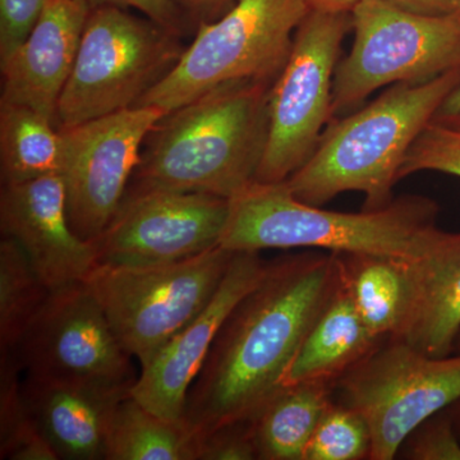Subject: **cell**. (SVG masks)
Wrapping results in <instances>:
<instances>
[{"label":"cell","mask_w":460,"mask_h":460,"mask_svg":"<svg viewBox=\"0 0 460 460\" xmlns=\"http://www.w3.org/2000/svg\"><path fill=\"white\" fill-rule=\"evenodd\" d=\"M341 283L337 253L304 252L268 263L226 320L187 396L183 426L199 443L250 420L284 374Z\"/></svg>","instance_id":"6da1fadb"},{"label":"cell","mask_w":460,"mask_h":460,"mask_svg":"<svg viewBox=\"0 0 460 460\" xmlns=\"http://www.w3.org/2000/svg\"><path fill=\"white\" fill-rule=\"evenodd\" d=\"M271 84H220L164 115L148 133L126 195L150 190L233 199L256 181Z\"/></svg>","instance_id":"7a4b0ae2"},{"label":"cell","mask_w":460,"mask_h":460,"mask_svg":"<svg viewBox=\"0 0 460 460\" xmlns=\"http://www.w3.org/2000/svg\"><path fill=\"white\" fill-rule=\"evenodd\" d=\"M459 84L460 69L426 83L392 84L367 107L332 120L310 159L286 181L288 189L313 206L349 190L365 195L363 210L392 204L408 150Z\"/></svg>","instance_id":"3957f363"},{"label":"cell","mask_w":460,"mask_h":460,"mask_svg":"<svg viewBox=\"0 0 460 460\" xmlns=\"http://www.w3.org/2000/svg\"><path fill=\"white\" fill-rule=\"evenodd\" d=\"M432 199L402 196L378 210L338 213L299 201L286 181L252 184L229 199L219 246L232 252L314 248L414 260L438 234Z\"/></svg>","instance_id":"277c9868"},{"label":"cell","mask_w":460,"mask_h":460,"mask_svg":"<svg viewBox=\"0 0 460 460\" xmlns=\"http://www.w3.org/2000/svg\"><path fill=\"white\" fill-rule=\"evenodd\" d=\"M308 12L305 0H237L219 20L199 23L178 65L136 107L169 114L220 84H274Z\"/></svg>","instance_id":"5b68a950"},{"label":"cell","mask_w":460,"mask_h":460,"mask_svg":"<svg viewBox=\"0 0 460 460\" xmlns=\"http://www.w3.org/2000/svg\"><path fill=\"white\" fill-rule=\"evenodd\" d=\"M181 35L128 9L91 8L56 127L71 128L135 108L180 62Z\"/></svg>","instance_id":"8992f818"},{"label":"cell","mask_w":460,"mask_h":460,"mask_svg":"<svg viewBox=\"0 0 460 460\" xmlns=\"http://www.w3.org/2000/svg\"><path fill=\"white\" fill-rule=\"evenodd\" d=\"M233 256L232 251L217 246L168 265H98L84 283L124 350L146 368L211 301Z\"/></svg>","instance_id":"52a82bcc"},{"label":"cell","mask_w":460,"mask_h":460,"mask_svg":"<svg viewBox=\"0 0 460 460\" xmlns=\"http://www.w3.org/2000/svg\"><path fill=\"white\" fill-rule=\"evenodd\" d=\"M352 48L335 69L332 117L381 87L426 83L460 69V12L423 16L384 0H361L352 11Z\"/></svg>","instance_id":"ba28073f"},{"label":"cell","mask_w":460,"mask_h":460,"mask_svg":"<svg viewBox=\"0 0 460 460\" xmlns=\"http://www.w3.org/2000/svg\"><path fill=\"white\" fill-rule=\"evenodd\" d=\"M339 404L362 417L372 460H392L420 425L460 399V354L436 358L386 338L335 383Z\"/></svg>","instance_id":"9c48e42d"},{"label":"cell","mask_w":460,"mask_h":460,"mask_svg":"<svg viewBox=\"0 0 460 460\" xmlns=\"http://www.w3.org/2000/svg\"><path fill=\"white\" fill-rule=\"evenodd\" d=\"M352 12L310 9L296 29L292 51L269 95V133L260 183H281L313 155L332 118V86Z\"/></svg>","instance_id":"30bf717a"},{"label":"cell","mask_w":460,"mask_h":460,"mask_svg":"<svg viewBox=\"0 0 460 460\" xmlns=\"http://www.w3.org/2000/svg\"><path fill=\"white\" fill-rule=\"evenodd\" d=\"M26 377L83 385L133 386L132 357L84 281L51 290L16 349Z\"/></svg>","instance_id":"8fae6325"},{"label":"cell","mask_w":460,"mask_h":460,"mask_svg":"<svg viewBox=\"0 0 460 460\" xmlns=\"http://www.w3.org/2000/svg\"><path fill=\"white\" fill-rule=\"evenodd\" d=\"M166 115L154 107L124 109L60 129L69 223L84 241L102 234L119 210L148 133Z\"/></svg>","instance_id":"7c38bea8"},{"label":"cell","mask_w":460,"mask_h":460,"mask_svg":"<svg viewBox=\"0 0 460 460\" xmlns=\"http://www.w3.org/2000/svg\"><path fill=\"white\" fill-rule=\"evenodd\" d=\"M229 199L202 192L126 195L108 228L93 242L98 265L148 268L190 259L219 246Z\"/></svg>","instance_id":"4fadbf2b"},{"label":"cell","mask_w":460,"mask_h":460,"mask_svg":"<svg viewBox=\"0 0 460 460\" xmlns=\"http://www.w3.org/2000/svg\"><path fill=\"white\" fill-rule=\"evenodd\" d=\"M266 268L260 252H234L211 301L142 368L133 398L157 416L183 425L190 386L215 339L235 305L261 281Z\"/></svg>","instance_id":"5bb4252c"},{"label":"cell","mask_w":460,"mask_h":460,"mask_svg":"<svg viewBox=\"0 0 460 460\" xmlns=\"http://www.w3.org/2000/svg\"><path fill=\"white\" fill-rule=\"evenodd\" d=\"M0 228L25 251L50 290L86 280L98 266L93 242L78 237L69 223L60 174L3 184Z\"/></svg>","instance_id":"9a60e30c"},{"label":"cell","mask_w":460,"mask_h":460,"mask_svg":"<svg viewBox=\"0 0 460 460\" xmlns=\"http://www.w3.org/2000/svg\"><path fill=\"white\" fill-rule=\"evenodd\" d=\"M86 0H49L26 40L0 65V102L23 105L56 124L60 96L74 71L84 25Z\"/></svg>","instance_id":"2e32d148"},{"label":"cell","mask_w":460,"mask_h":460,"mask_svg":"<svg viewBox=\"0 0 460 460\" xmlns=\"http://www.w3.org/2000/svg\"><path fill=\"white\" fill-rule=\"evenodd\" d=\"M133 386L83 385L26 377L30 413L58 458L105 460L109 436L120 402Z\"/></svg>","instance_id":"e0dca14e"},{"label":"cell","mask_w":460,"mask_h":460,"mask_svg":"<svg viewBox=\"0 0 460 460\" xmlns=\"http://www.w3.org/2000/svg\"><path fill=\"white\" fill-rule=\"evenodd\" d=\"M410 313L398 341L443 358L460 332V233L438 230L429 250L411 260Z\"/></svg>","instance_id":"ac0fdd59"},{"label":"cell","mask_w":460,"mask_h":460,"mask_svg":"<svg viewBox=\"0 0 460 460\" xmlns=\"http://www.w3.org/2000/svg\"><path fill=\"white\" fill-rule=\"evenodd\" d=\"M383 341L366 328L341 278L334 296L284 374L281 386L335 384Z\"/></svg>","instance_id":"d6986e66"},{"label":"cell","mask_w":460,"mask_h":460,"mask_svg":"<svg viewBox=\"0 0 460 460\" xmlns=\"http://www.w3.org/2000/svg\"><path fill=\"white\" fill-rule=\"evenodd\" d=\"M341 281L366 328L396 338L411 301V260L371 253H337Z\"/></svg>","instance_id":"ffe728a7"},{"label":"cell","mask_w":460,"mask_h":460,"mask_svg":"<svg viewBox=\"0 0 460 460\" xmlns=\"http://www.w3.org/2000/svg\"><path fill=\"white\" fill-rule=\"evenodd\" d=\"M335 384L281 386L251 419L259 459L304 460L314 432L334 404Z\"/></svg>","instance_id":"44dd1931"},{"label":"cell","mask_w":460,"mask_h":460,"mask_svg":"<svg viewBox=\"0 0 460 460\" xmlns=\"http://www.w3.org/2000/svg\"><path fill=\"white\" fill-rule=\"evenodd\" d=\"M63 140L49 118L23 105L0 102V174L3 184L60 174Z\"/></svg>","instance_id":"7402d4cb"},{"label":"cell","mask_w":460,"mask_h":460,"mask_svg":"<svg viewBox=\"0 0 460 460\" xmlns=\"http://www.w3.org/2000/svg\"><path fill=\"white\" fill-rule=\"evenodd\" d=\"M105 460H196L195 444L181 423L157 416L131 394L115 413Z\"/></svg>","instance_id":"603a6c76"},{"label":"cell","mask_w":460,"mask_h":460,"mask_svg":"<svg viewBox=\"0 0 460 460\" xmlns=\"http://www.w3.org/2000/svg\"><path fill=\"white\" fill-rule=\"evenodd\" d=\"M51 290L14 239L0 241V350L16 349Z\"/></svg>","instance_id":"cb8c5ba5"},{"label":"cell","mask_w":460,"mask_h":460,"mask_svg":"<svg viewBox=\"0 0 460 460\" xmlns=\"http://www.w3.org/2000/svg\"><path fill=\"white\" fill-rule=\"evenodd\" d=\"M16 354L0 350V459L57 460L23 395Z\"/></svg>","instance_id":"d4e9b609"},{"label":"cell","mask_w":460,"mask_h":460,"mask_svg":"<svg viewBox=\"0 0 460 460\" xmlns=\"http://www.w3.org/2000/svg\"><path fill=\"white\" fill-rule=\"evenodd\" d=\"M370 454L371 434L365 420L334 402L305 447L304 460L370 459Z\"/></svg>","instance_id":"484cf974"},{"label":"cell","mask_w":460,"mask_h":460,"mask_svg":"<svg viewBox=\"0 0 460 460\" xmlns=\"http://www.w3.org/2000/svg\"><path fill=\"white\" fill-rule=\"evenodd\" d=\"M431 171L460 177V131L429 123L413 142L399 172V178Z\"/></svg>","instance_id":"4316f807"},{"label":"cell","mask_w":460,"mask_h":460,"mask_svg":"<svg viewBox=\"0 0 460 460\" xmlns=\"http://www.w3.org/2000/svg\"><path fill=\"white\" fill-rule=\"evenodd\" d=\"M407 440L410 459L460 460L459 435L449 419H436L435 414L414 429Z\"/></svg>","instance_id":"83f0119b"},{"label":"cell","mask_w":460,"mask_h":460,"mask_svg":"<svg viewBox=\"0 0 460 460\" xmlns=\"http://www.w3.org/2000/svg\"><path fill=\"white\" fill-rule=\"evenodd\" d=\"M259 459L250 420L215 429L196 444V460Z\"/></svg>","instance_id":"f1b7e54d"},{"label":"cell","mask_w":460,"mask_h":460,"mask_svg":"<svg viewBox=\"0 0 460 460\" xmlns=\"http://www.w3.org/2000/svg\"><path fill=\"white\" fill-rule=\"evenodd\" d=\"M49 0H0V65L26 40Z\"/></svg>","instance_id":"f546056e"},{"label":"cell","mask_w":460,"mask_h":460,"mask_svg":"<svg viewBox=\"0 0 460 460\" xmlns=\"http://www.w3.org/2000/svg\"><path fill=\"white\" fill-rule=\"evenodd\" d=\"M91 8L113 5L126 9H136L144 16L151 18L160 25L183 35L189 30L190 20L174 0H86Z\"/></svg>","instance_id":"4dcf8cb0"},{"label":"cell","mask_w":460,"mask_h":460,"mask_svg":"<svg viewBox=\"0 0 460 460\" xmlns=\"http://www.w3.org/2000/svg\"><path fill=\"white\" fill-rule=\"evenodd\" d=\"M190 22H211L223 16L237 0H174Z\"/></svg>","instance_id":"1f68e13d"},{"label":"cell","mask_w":460,"mask_h":460,"mask_svg":"<svg viewBox=\"0 0 460 460\" xmlns=\"http://www.w3.org/2000/svg\"><path fill=\"white\" fill-rule=\"evenodd\" d=\"M411 13L423 16H447L460 12V0H384Z\"/></svg>","instance_id":"d6a6232c"},{"label":"cell","mask_w":460,"mask_h":460,"mask_svg":"<svg viewBox=\"0 0 460 460\" xmlns=\"http://www.w3.org/2000/svg\"><path fill=\"white\" fill-rule=\"evenodd\" d=\"M432 123L460 131V84L441 102L432 118Z\"/></svg>","instance_id":"836d02e7"},{"label":"cell","mask_w":460,"mask_h":460,"mask_svg":"<svg viewBox=\"0 0 460 460\" xmlns=\"http://www.w3.org/2000/svg\"><path fill=\"white\" fill-rule=\"evenodd\" d=\"M361 0H305L308 7L314 11L323 12H350Z\"/></svg>","instance_id":"e575fe53"},{"label":"cell","mask_w":460,"mask_h":460,"mask_svg":"<svg viewBox=\"0 0 460 460\" xmlns=\"http://www.w3.org/2000/svg\"><path fill=\"white\" fill-rule=\"evenodd\" d=\"M456 345H458V348H459V349H460V332H459V337H458V339H456Z\"/></svg>","instance_id":"d590c367"}]
</instances>
